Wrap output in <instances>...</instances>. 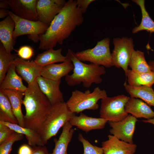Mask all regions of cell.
<instances>
[{"label": "cell", "instance_id": "836d02e7", "mask_svg": "<svg viewBox=\"0 0 154 154\" xmlns=\"http://www.w3.org/2000/svg\"><path fill=\"white\" fill-rule=\"evenodd\" d=\"M14 131L7 126L0 123V144Z\"/></svg>", "mask_w": 154, "mask_h": 154}, {"label": "cell", "instance_id": "5bb4252c", "mask_svg": "<svg viewBox=\"0 0 154 154\" xmlns=\"http://www.w3.org/2000/svg\"><path fill=\"white\" fill-rule=\"evenodd\" d=\"M36 81L41 91L52 106L64 102L63 94L60 89L61 80L54 81L40 76Z\"/></svg>", "mask_w": 154, "mask_h": 154}, {"label": "cell", "instance_id": "74e56055", "mask_svg": "<svg viewBox=\"0 0 154 154\" xmlns=\"http://www.w3.org/2000/svg\"><path fill=\"white\" fill-rule=\"evenodd\" d=\"M8 11L9 10L6 9H0V18L2 19L6 17L9 15Z\"/></svg>", "mask_w": 154, "mask_h": 154}, {"label": "cell", "instance_id": "83f0119b", "mask_svg": "<svg viewBox=\"0 0 154 154\" xmlns=\"http://www.w3.org/2000/svg\"><path fill=\"white\" fill-rule=\"evenodd\" d=\"M132 1L135 3L140 7L142 19L140 25L135 27L132 30V33L135 34L142 31H146L150 33H154V21L150 17L145 6L144 0H133Z\"/></svg>", "mask_w": 154, "mask_h": 154}, {"label": "cell", "instance_id": "7c38bea8", "mask_svg": "<svg viewBox=\"0 0 154 154\" xmlns=\"http://www.w3.org/2000/svg\"><path fill=\"white\" fill-rule=\"evenodd\" d=\"M17 73L28 84L36 81L37 78L41 76L43 68L34 60L27 61L17 57L13 62Z\"/></svg>", "mask_w": 154, "mask_h": 154}, {"label": "cell", "instance_id": "d4e9b609", "mask_svg": "<svg viewBox=\"0 0 154 154\" xmlns=\"http://www.w3.org/2000/svg\"><path fill=\"white\" fill-rule=\"evenodd\" d=\"M0 123L7 126L14 131L25 135L30 146L33 147L44 146L40 135L35 131L17 124L2 121H0Z\"/></svg>", "mask_w": 154, "mask_h": 154}, {"label": "cell", "instance_id": "3957f363", "mask_svg": "<svg viewBox=\"0 0 154 154\" xmlns=\"http://www.w3.org/2000/svg\"><path fill=\"white\" fill-rule=\"evenodd\" d=\"M66 56L74 66L72 73L65 77L68 85L74 86L82 83L84 87L89 88L92 84H99L102 82L101 76L106 73L105 67L92 63L87 64L83 62L70 49H68Z\"/></svg>", "mask_w": 154, "mask_h": 154}, {"label": "cell", "instance_id": "ffe728a7", "mask_svg": "<svg viewBox=\"0 0 154 154\" xmlns=\"http://www.w3.org/2000/svg\"><path fill=\"white\" fill-rule=\"evenodd\" d=\"M22 78L17 74L13 63L9 68L5 78L0 84V90H11L25 92L27 87L23 84Z\"/></svg>", "mask_w": 154, "mask_h": 154}, {"label": "cell", "instance_id": "d590c367", "mask_svg": "<svg viewBox=\"0 0 154 154\" xmlns=\"http://www.w3.org/2000/svg\"><path fill=\"white\" fill-rule=\"evenodd\" d=\"M29 145L24 144L19 147L18 152V154H32L33 151V148Z\"/></svg>", "mask_w": 154, "mask_h": 154}, {"label": "cell", "instance_id": "4dcf8cb0", "mask_svg": "<svg viewBox=\"0 0 154 154\" xmlns=\"http://www.w3.org/2000/svg\"><path fill=\"white\" fill-rule=\"evenodd\" d=\"M24 135L14 131L0 144V154H10L15 142L22 139Z\"/></svg>", "mask_w": 154, "mask_h": 154}, {"label": "cell", "instance_id": "603a6c76", "mask_svg": "<svg viewBox=\"0 0 154 154\" xmlns=\"http://www.w3.org/2000/svg\"><path fill=\"white\" fill-rule=\"evenodd\" d=\"M72 127L68 122L62 127V133L59 138L54 140V148L52 152L50 154H68V146L74 132Z\"/></svg>", "mask_w": 154, "mask_h": 154}, {"label": "cell", "instance_id": "cb8c5ba5", "mask_svg": "<svg viewBox=\"0 0 154 154\" xmlns=\"http://www.w3.org/2000/svg\"><path fill=\"white\" fill-rule=\"evenodd\" d=\"M62 49L54 50L53 48L45 50L38 54L34 61L39 65L44 67L58 62H64L68 59L67 56L62 54Z\"/></svg>", "mask_w": 154, "mask_h": 154}, {"label": "cell", "instance_id": "8992f818", "mask_svg": "<svg viewBox=\"0 0 154 154\" xmlns=\"http://www.w3.org/2000/svg\"><path fill=\"white\" fill-rule=\"evenodd\" d=\"M110 40L106 38L98 41L96 46L75 53L76 57L82 62L87 61L106 68L113 66L110 48Z\"/></svg>", "mask_w": 154, "mask_h": 154}, {"label": "cell", "instance_id": "484cf974", "mask_svg": "<svg viewBox=\"0 0 154 154\" xmlns=\"http://www.w3.org/2000/svg\"><path fill=\"white\" fill-rule=\"evenodd\" d=\"M126 76L127 77L128 84L131 86L151 87L154 84V73L152 71L141 72L128 69Z\"/></svg>", "mask_w": 154, "mask_h": 154}, {"label": "cell", "instance_id": "30bf717a", "mask_svg": "<svg viewBox=\"0 0 154 154\" xmlns=\"http://www.w3.org/2000/svg\"><path fill=\"white\" fill-rule=\"evenodd\" d=\"M137 121L136 118L129 114L121 121H108L111 127L110 130V133L121 140L133 143V135Z\"/></svg>", "mask_w": 154, "mask_h": 154}, {"label": "cell", "instance_id": "ac0fdd59", "mask_svg": "<svg viewBox=\"0 0 154 154\" xmlns=\"http://www.w3.org/2000/svg\"><path fill=\"white\" fill-rule=\"evenodd\" d=\"M125 109L128 114L137 119L143 118L147 119L154 118V112L150 106L138 98L130 97Z\"/></svg>", "mask_w": 154, "mask_h": 154}, {"label": "cell", "instance_id": "4fadbf2b", "mask_svg": "<svg viewBox=\"0 0 154 154\" xmlns=\"http://www.w3.org/2000/svg\"><path fill=\"white\" fill-rule=\"evenodd\" d=\"M9 6L12 12L17 16L25 19L37 21V0H4Z\"/></svg>", "mask_w": 154, "mask_h": 154}, {"label": "cell", "instance_id": "44dd1931", "mask_svg": "<svg viewBox=\"0 0 154 154\" xmlns=\"http://www.w3.org/2000/svg\"><path fill=\"white\" fill-rule=\"evenodd\" d=\"M3 90L9 100L13 112L17 120L19 125L25 127L24 116L22 113L21 108L25 92L14 90Z\"/></svg>", "mask_w": 154, "mask_h": 154}, {"label": "cell", "instance_id": "8fae6325", "mask_svg": "<svg viewBox=\"0 0 154 154\" xmlns=\"http://www.w3.org/2000/svg\"><path fill=\"white\" fill-rule=\"evenodd\" d=\"M66 2L64 0H37V20L49 26Z\"/></svg>", "mask_w": 154, "mask_h": 154}, {"label": "cell", "instance_id": "f35d334b", "mask_svg": "<svg viewBox=\"0 0 154 154\" xmlns=\"http://www.w3.org/2000/svg\"><path fill=\"white\" fill-rule=\"evenodd\" d=\"M0 8L1 9H10L9 4L4 1V0L0 1Z\"/></svg>", "mask_w": 154, "mask_h": 154}, {"label": "cell", "instance_id": "8d00e7d4", "mask_svg": "<svg viewBox=\"0 0 154 154\" xmlns=\"http://www.w3.org/2000/svg\"><path fill=\"white\" fill-rule=\"evenodd\" d=\"M33 149L32 154H50L47 148L44 146L33 147Z\"/></svg>", "mask_w": 154, "mask_h": 154}, {"label": "cell", "instance_id": "7402d4cb", "mask_svg": "<svg viewBox=\"0 0 154 154\" xmlns=\"http://www.w3.org/2000/svg\"><path fill=\"white\" fill-rule=\"evenodd\" d=\"M123 86L130 97L139 98L149 106L154 107V91L151 87L145 86H133L127 84L126 82Z\"/></svg>", "mask_w": 154, "mask_h": 154}, {"label": "cell", "instance_id": "e0dca14e", "mask_svg": "<svg viewBox=\"0 0 154 154\" xmlns=\"http://www.w3.org/2000/svg\"><path fill=\"white\" fill-rule=\"evenodd\" d=\"M68 58L66 61L62 63H54L44 67L41 76L54 81L61 80L62 77H66L74 68L72 62Z\"/></svg>", "mask_w": 154, "mask_h": 154}, {"label": "cell", "instance_id": "9a60e30c", "mask_svg": "<svg viewBox=\"0 0 154 154\" xmlns=\"http://www.w3.org/2000/svg\"><path fill=\"white\" fill-rule=\"evenodd\" d=\"M108 140L102 143L104 154H134L137 146L121 140L112 135L108 136Z\"/></svg>", "mask_w": 154, "mask_h": 154}, {"label": "cell", "instance_id": "ba28073f", "mask_svg": "<svg viewBox=\"0 0 154 154\" xmlns=\"http://www.w3.org/2000/svg\"><path fill=\"white\" fill-rule=\"evenodd\" d=\"M8 15L15 23L13 37L15 38L25 35L35 42L39 41L40 35L44 34L49 26L38 21H33L20 18L9 10Z\"/></svg>", "mask_w": 154, "mask_h": 154}, {"label": "cell", "instance_id": "e575fe53", "mask_svg": "<svg viewBox=\"0 0 154 154\" xmlns=\"http://www.w3.org/2000/svg\"><path fill=\"white\" fill-rule=\"evenodd\" d=\"M95 1L94 0H77L76 3L77 6L84 14L86 12L89 5Z\"/></svg>", "mask_w": 154, "mask_h": 154}, {"label": "cell", "instance_id": "7a4b0ae2", "mask_svg": "<svg viewBox=\"0 0 154 154\" xmlns=\"http://www.w3.org/2000/svg\"><path fill=\"white\" fill-rule=\"evenodd\" d=\"M23 104L25 110L24 116L25 127L39 134L52 105L41 91L37 81L28 84Z\"/></svg>", "mask_w": 154, "mask_h": 154}, {"label": "cell", "instance_id": "f1b7e54d", "mask_svg": "<svg viewBox=\"0 0 154 154\" xmlns=\"http://www.w3.org/2000/svg\"><path fill=\"white\" fill-rule=\"evenodd\" d=\"M131 70L137 72H151L150 67L145 57L144 53L139 50H133L129 64Z\"/></svg>", "mask_w": 154, "mask_h": 154}, {"label": "cell", "instance_id": "60d3db41", "mask_svg": "<svg viewBox=\"0 0 154 154\" xmlns=\"http://www.w3.org/2000/svg\"><path fill=\"white\" fill-rule=\"evenodd\" d=\"M142 121L145 123H151L154 125V118L149 119L143 120Z\"/></svg>", "mask_w": 154, "mask_h": 154}, {"label": "cell", "instance_id": "52a82bcc", "mask_svg": "<svg viewBox=\"0 0 154 154\" xmlns=\"http://www.w3.org/2000/svg\"><path fill=\"white\" fill-rule=\"evenodd\" d=\"M130 97L124 95L107 96L101 100L100 117L108 121H121L129 115L125 111V105Z\"/></svg>", "mask_w": 154, "mask_h": 154}, {"label": "cell", "instance_id": "277c9868", "mask_svg": "<svg viewBox=\"0 0 154 154\" xmlns=\"http://www.w3.org/2000/svg\"><path fill=\"white\" fill-rule=\"evenodd\" d=\"M75 115L64 102L52 105L39 133L44 145Z\"/></svg>", "mask_w": 154, "mask_h": 154}, {"label": "cell", "instance_id": "d6986e66", "mask_svg": "<svg viewBox=\"0 0 154 154\" xmlns=\"http://www.w3.org/2000/svg\"><path fill=\"white\" fill-rule=\"evenodd\" d=\"M15 23L9 15L0 22V40L8 53L11 54L15 43L13 37Z\"/></svg>", "mask_w": 154, "mask_h": 154}, {"label": "cell", "instance_id": "f546056e", "mask_svg": "<svg viewBox=\"0 0 154 154\" xmlns=\"http://www.w3.org/2000/svg\"><path fill=\"white\" fill-rule=\"evenodd\" d=\"M17 57L7 53L2 43L0 44V84L5 78L11 64Z\"/></svg>", "mask_w": 154, "mask_h": 154}, {"label": "cell", "instance_id": "9c48e42d", "mask_svg": "<svg viewBox=\"0 0 154 154\" xmlns=\"http://www.w3.org/2000/svg\"><path fill=\"white\" fill-rule=\"evenodd\" d=\"M113 43L114 48L111 53L113 65L122 68L126 75L134 49L133 39L127 37L116 38L113 39Z\"/></svg>", "mask_w": 154, "mask_h": 154}, {"label": "cell", "instance_id": "1f68e13d", "mask_svg": "<svg viewBox=\"0 0 154 154\" xmlns=\"http://www.w3.org/2000/svg\"><path fill=\"white\" fill-rule=\"evenodd\" d=\"M78 139L82 144L83 154H104L102 147L92 145L83 137L81 133L79 134Z\"/></svg>", "mask_w": 154, "mask_h": 154}, {"label": "cell", "instance_id": "5b68a950", "mask_svg": "<svg viewBox=\"0 0 154 154\" xmlns=\"http://www.w3.org/2000/svg\"><path fill=\"white\" fill-rule=\"evenodd\" d=\"M107 96L106 91L98 87L95 88L92 92L89 90L84 92L75 90L72 92L71 96L66 103L70 111L75 114L86 110L98 109L99 100Z\"/></svg>", "mask_w": 154, "mask_h": 154}, {"label": "cell", "instance_id": "2e32d148", "mask_svg": "<svg viewBox=\"0 0 154 154\" xmlns=\"http://www.w3.org/2000/svg\"><path fill=\"white\" fill-rule=\"evenodd\" d=\"M108 121L102 118L90 117L81 113L79 116H74L69 122L73 126L87 133L96 129H100L104 128Z\"/></svg>", "mask_w": 154, "mask_h": 154}, {"label": "cell", "instance_id": "6da1fadb", "mask_svg": "<svg viewBox=\"0 0 154 154\" xmlns=\"http://www.w3.org/2000/svg\"><path fill=\"white\" fill-rule=\"evenodd\" d=\"M83 13L76 0L66 1L60 11L51 22L46 32L40 36L38 48L42 50L62 45L76 28L83 22Z\"/></svg>", "mask_w": 154, "mask_h": 154}, {"label": "cell", "instance_id": "4316f807", "mask_svg": "<svg viewBox=\"0 0 154 154\" xmlns=\"http://www.w3.org/2000/svg\"><path fill=\"white\" fill-rule=\"evenodd\" d=\"M0 121L18 124L9 100L2 90H0Z\"/></svg>", "mask_w": 154, "mask_h": 154}, {"label": "cell", "instance_id": "ab89813d", "mask_svg": "<svg viewBox=\"0 0 154 154\" xmlns=\"http://www.w3.org/2000/svg\"><path fill=\"white\" fill-rule=\"evenodd\" d=\"M148 63L150 67L151 71L154 73V60H150Z\"/></svg>", "mask_w": 154, "mask_h": 154}, {"label": "cell", "instance_id": "d6a6232c", "mask_svg": "<svg viewBox=\"0 0 154 154\" xmlns=\"http://www.w3.org/2000/svg\"><path fill=\"white\" fill-rule=\"evenodd\" d=\"M34 53L32 48L27 45L21 46L17 51V55L20 58L25 60L30 59L33 55Z\"/></svg>", "mask_w": 154, "mask_h": 154}]
</instances>
